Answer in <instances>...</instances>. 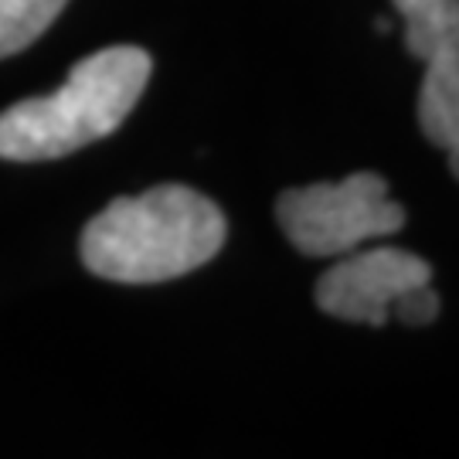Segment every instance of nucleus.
<instances>
[{
  "instance_id": "obj_2",
  "label": "nucleus",
  "mask_w": 459,
  "mask_h": 459,
  "mask_svg": "<svg viewBox=\"0 0 459 459\" xmlns=\"http://www.w3.org/2000/svg\"><path fill=\"white\" fill-rule=\"evenodd\" d=\"M150 68V55L136 45H113L75 62L55 92L0 113V160H58L116 133L143 96Z\"/></svg>"
},
{
  "instance_id": "obj_5",
  "label": "nucleus",
  "mask_w": 459,
  "mask_h": 459,
  "mask_svg": "<svg viewBox=\"0 0 459 459\" xmlns=\"http://www.w3.org/2000/svg\"><path fill=\"white\" fill-rule=\"evenodd\" d=\"M415 116L432 147H459V28L429 51Z\"/></svg>"
},
{
  "instance_id": "obj_9",
  "label": "nucleus",
  "mask_w": 459,
  "mask_h": 459,
  "mask_svg": "<svg viewBox=\"0 0 459 459\" xmlns=\"http://www.w3.org/2000/svg\"><path fill=\"white\" fill-rule=\"evenodd\" d=\"M446 157H449V170H453V178L459 181V147H456V150H449Z\"/></svg>"
},
{
  "instance_id": "obj_1",
  "label": "nucleus",
  "mask_w": 459,
  "mask_h": 459,
  "mask_svg": "<svg viewBox=\"0 0 459 459\" xmlns=\"http://www.w3.org/2000/svg\"><path fill=\"white\" fill-rule=\"evenodd\" d=\"M225 214L184 184L116 197L85 225L82 263L109 282H167L212 263L225 246Z\"/></svg>"
},
{
  "instance_id": "obj_7",
  "label": "nucleus",
  "mask_w": 459,
  "mask_h": 459,
  "mask_svg": "<svg viewBox=\"0 0 459 459\" xmlns=\"http://www.w3.org/2000/svg\"><path fill=\"white\" fill-rule=\"evenodd\" d=\"M68 0H0V58L34 45L55 24Z\"/></svg>"
},
{
  "instance_id": "obj_6",
  "label": "nucleus",
  "mask_w": 459,
  "mask_h": 459,
  "mask_svg": "<svg viewBox=\"0 0 459 459\" xmlns=\"http://www.w3.org/2000/svg\"><path fill=\"white\" fill-rule=\"evenodd\" d=\"M405 24V51L426 62L449 31L459 28V0H392Z\"/></svg>"
},
{
  "instance_id": "obj_4",
  "label": "nucleus",
  "mask_w": 459,
  "mask_h": 459,
  "mask_svg": "<svg viewBox=\"0 0 459 459\" xmlns=\"http://www.w3.org/2000/svg\"><path fill=\"white\" fill-rule=\"evenodd\" d=\"M426 282H432L429 263L405 248H354V255L347 252L320 276L316 307L347 324L385 327L394 299Z\"/></svg>"
},
{
  "instance_id": "obj_8",
  "label": "nucleus",
  "mask_w": 459,
  "mask_h": 459,
  "mask_svg": "<svg viewBox=\"0 0 459 459\" xmlns=\"http://www.w3.org/2000/svg\"><path fill=\"white\" fill-rule=\"evenodd\" d=\"M392 316H398L409 327H426V324H432L439 316V296L432 290V282L419 286V290H409L405 296H398L392 307Z\"/></svg>"
},
{
  "instance_id": "obj_3",
  "label": "nucleus",
  "mask_w": 459,
  "mask_h": 459,
  "mask_svg": "<svg viewBox=\"0 0 459 459\" xmlns=\"http://www.w3.org/2000/svg\"><path fill=\"white\" fill-rule=\"evenodd\" d=\"M282 235L310 259L347 255L371 238H388L405 225V208L392 201L385 178L358 170L337 184H307L276 201Z\"/></svg>"
}]
</instances>
